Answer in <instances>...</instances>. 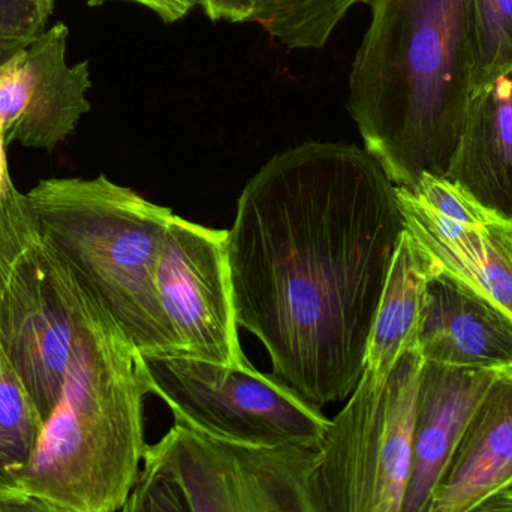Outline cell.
I'll list each match as a JSON object with an SVG mask.
<instances>
[{"label": "cell", "instance_id": "cell-1", "mask_svg": "<svg viewBox=\"0 0 512 512\" xmlns=\"http://www.w3.org/2000/svg\"><path fill=\"white\" fill-rule=\"evenodd\" d=\"M403 231L396 186L357 144L306 141L246 183L228 231L237 324L307 405L357 387Z\"/></svg>", "mask_w": 512, "mask_h": 512}, {"label": "cell", "instance_id": "cell-2", "mask_svg": "<svg viewBox=\"0 0 512 512\" xmlns=\"http://www.w3.org/2000/svg\"><path fill=\"white\" fill-rule=\"evenodd\" d=\"M346 110L396 188L445 177L474 90V0H369Z\"/></svg>", "mask_w": 512, "mask_h": 512}, {"label": "cell", "instance_id": "cell-3", "mask_svg": "<svg viewBox=\"0 0 512 512\" xmlns=\"http://www.w3.org/2000/svg\"><path fill=\"white\" fill-rule=\"evenodd\" d=\"M147 394L152 385L146 358L87 292L62 397L18 477V490L78 512L122 510L149 447Z\"/></svg>", "mask_w": 512, "mask_h": 512}, {"label": "cell", "instance_id": "cell-4", "mask_svg": "<svg viewBox=\"0 0 512 512\" xmlns=\"http://www.w3.org/2000/svg\"><path fill=\"white\" fill-rule=\"evenodd\" d=\"M27 195L42 240L144 357H182L156 289L173 210L108 177L41 180Z\"/></svg>", "mask_w": 512, "mask_h": 512}, {"label": "cell", "instance_id": "cell-5", "mask_svg": "<svg viewBox=\"0 0 512 512\" xmlns=\"http://www.w3.org/2000/svg\"><path fill=\"white\" fill-rule=\"evenodd\" d=\"M424 358L406 349L387 379L364 370L316 451L319 512H402Z\"/></svg>", "mask_w": 512, "mask_h": 512}, {"label": "cell", "instance_id": "cell-6", "mask_svg": "<svg viewBox=\"0 0 512 512\" xmlns=\"http://www.w3.org/2000/svg\"><path fill=\"white\" fill-rule=\"evenodd\" d=\"M174 424L246 447H318L330 418L274 376L189 357H144Z\"/></svg>", "mask_w": 512, "mask_h": 512}, {"label": "cell", "instance_id": "cell-7", "mask_svg": "<svg viewBox=\"0 0 512 512\" xmlns=\"http://www.w3.org/2000/svg\"><path fill=\"white\" fill-rule=\"evenodd\" d=\"M86 307L87 292L42 237L0 297V343L44 424L62 397Z\"/></svg>", "mask_w": 512, "mask_h": 512}, {"label": "cell", "instance_id": "cell-8", "mask_svg": "<svg viewBox=\"0 0 512 512\" xmlns=\"http://www.w3.org/2000/svg\"><path fill=\"white\" fill-rule=\"evenodd\" d=\"M147 450L170 468L194 512H319L318 447H246L174 424Z\"/></svg>", "mask_w": 512, "mask_h": 512}, {"label": "cell", "instance_id": "cell-9", "mask_svg": "<svg viewBox=\"0 0 512 512\" xmlns=\"http://www.w3.org/2000/svg\"><path fill=\"white\" fill-rule=\"evenodd\" d=\"M156 289L182 357L245 369L228 259V231L174 215L156 265Z\"/></svg>", "mask_w": 512, "mask_h": 512}, {"label": "cell", "instance_id": "cell-10", "mask_svg": "<svg viewBox=\"0 0 512 512\" xmlns=\"http://www.w3.org/2000/svg\"><path fill=\"white\" fill-rule=\"evenodd\" d=\"M68 36V26L56 23L0 68V126L6 144L53 150L89 113V60L69 65Z\"/></svg>", "mask_w": 512, "mask_h": 512}, {"label": "cell", "instance_id": "cell-11", "mask_svg": "<svg viewBox=\"0 0 512 512\" xmlns=\"http://www.w3.org/2000/svg\"><path fill=\"white\" fill-rule=\"evenodd\" d=\"M405 231L429 274H444L512 319V221L484 210L469 224L436 215L409 189L396 188Z\"/></svg>", "mask_w": 512, "mask_h": 512}, {"label": "cell", "instance_id": "cell-12", "mask_svg": "<svg viewBox=\"0 0 512 512\" xmlns=\"http://www.w3.org/2000/svg\"><path fill=\"white\" fill-rule=\"evenodd\" d=\"M496 373L424 361L402 512L429 510L463 432Z\"/></svg>", "mask_w": 512, "mask_h": 512}, {"label": "cell", "instance_id": "cell-13", "mask_svg": "<svg viewBox=\"0 0 512 512\" xmlns=\"http://www.w3.org/2000/svg\"><path fill=\"white\" fill-rule=\"evenodd\" d=\"M418 348L424 361L463 369H512V319L444 274H429Z\"/></svg>", "mask_w": 512, "mask_h": 512}, {"label": "cell", "instance_id": "cell-14", "mask_svg": "<svg viewBox=\"0 0 512 512\" xmlns=\"http://www.w3.org/2000/svg\"><path fill=\"white\" fill-rule=\"evenodd\" d=\"M512 483V369L475 408L427 512H465Z\"/></svg>", "mask_w": 512, "mask_h": 512}, {"label": "cell", "instance_id": "cell-15", "mask_svg": "<svg viewBox=\"0 0 512 512\" xmlns=\"http://www.w3.org/2000/svg\"><path fill=\"white\" fill-rule=\"evenodd\" d=\"M448 182L512 221V72L472 90Z\"/></svg>", "mask_w": 512, "mask_h": 512}, {"label": "cell", "instance_id": "cell-16", "mask_svg": "<svg viewBox=\"0 0 512 512\" xmlns=\"http://www.w3.org/2000/svg\"><path fill=\"white\" fill-rule=\"evenodd\" d=\"M427 279L426 262L409 234L403 231L367 343L364 370L376 378L387 379L406 349L418 345Z\"/></svg>", "mask_w": 512, "mask_h": 512}, {"label": "cell", "instance_id": "cell-17", "mask_svg": "<svg viewBox=\"0 0 512 512\" xmlns=\"http://www.w3.org/2000/svg\"><path fill=\"white\" fill-rule=\"evenodd\" d=\"M44 423L0 343V492L18 490L32 462Z\"/></svg>", "mask_w": 512, "mask_h": 512}, {"label": "cell", "instance_id": "cell-18", "mask_svg": "<svg viewBox=\"0 0 512 512\" xmlns=\"http://www.w3.org/2000/svg\"><path fill=\"white\" fill-rule=\"evenodd\" d=\"M369 0H255L254 20L288 50L322 48L358 3Z\"/></svg>", "mask_w": 512, "mask_h": 512}, {"label": "cell", "instance_id": "cell-19", "mask_svg": "<svg viewBox=\"0 0 512 512\" xmlns=\"http://www.w3.org/2000/svg\"><path fill=\"white\" fill-rule=\"evenodd\" d=\"M512 72V0H474V89Z\"/></svg>", "mask_w": 512, "mask_h": 512}, {"label": "cell", "instance_id": "cell-20", "mask_svg": "<svg viewBox=\"0 0 512 512\" xmlns=\"http://www.w3.org/2000/svg\"><path fill=\"white\" fill-rule=\"evenodd\" d=\"M122 512H194L173 472L158 457L146 451L137 484Z\"/></svg>", "mask_w": 512, "mask_h": 512}, {"label": "cell", "instance_id": "cell-21", "mask_svg": "<svg viewBox=\"0 0 512 512\" xmlns=\"http://www.w3.org/2000/svg\"><path fill=\"white\" fill-rule=\"evenodd\" d=\"M5 146L0 126V233L18 254L24 255L41 242V233L27 195L21 194L12 182Z\"/></svg>", "mask_w": 512, "mask_h": 512}, {"label": "cell", "instance_id": "cell-22", "mask_svg": "<svg viewBox=\"0 0 512 512\" xmlns=\"http://www.w3.org/2000/svg\"><path fill=\"white\" fill-rule=\"evenodd\" d=\"M56 0H0V54L11 57L48 29Z\"/></svg>", "mask_w": 512, "mask_h": 512}, {"label": "cell", "instance_id": "cell-23", "mask_svg": "<svg viewBox=\"0 0 512 512\" xmlns=\"http://www.w3.org/2000/svg\"><path fill=\"white\" fill-rule=\"evenodd\" d=\"M198 8L212 21L248 23L254 20L255 0H198Z\"/></svg>", "mask_w": 512, "mask_h": 512}, {"label": "cell", "instance_id": "cell-24", "mask_svg": "<svg viewBox=\"0 0 512 512\" xmlns=\"http://www.w3.org/2000/svg\"><path fill=\"white\" fill-rule=\"evenodd\" d=\"M0 512H78L48 499L20 492H0Z\"/></svg>", "mask_w": 512, "mask_h": 512}, {"label": "cell", "instance_id": "cell-25", "mask_svg": "<svg viewBox=\"0 0 512 512\" xmlns=\"http://www.w3.org/2000/svg\"><path fill=\"white\" fill-rule=\"evenodd\" d=\"M90 5L105 2H131L158 15L164 23H176L185 18L192 9L198 8V0H87Z\"/></svg>", "mask_w": 512, "mask_h": 512}, {"label": "cell", "instance_id": "cell-26", "mask_svg": "<svg viewBox=\"0 0 512 512\" xmlns=\"http://www.w3.org/2000/svg\"><path fill=\"white\" fill-rule=\"evenodd\" d=\"M23 255L18 254L11 243L2 236L0 233V297L8 285L9 277H11L12 270Z\"/></svg>", "mask_w": 512, "mask_h": 512}, {"label": "cell", "instance_id": "cell-27", "mask_svg": "<svg viewBox=\"0 0 512 512\" xmlns=\"http://www.w3.org/2000/svg\"><path fill=\"white\" fill-rule=\"evenodd\" d=\"M465 512H512V495L501 490L487 496Z\"/></svg>", "mask_w": 512, "mask_h": 512}, {"label": "cell", "instance_id": "cell-28", "mask_svg": "<svg viewBox=\"0 0 512 512\" xmlns=\"http://www.w3.org/2000/svg\"><path fill=\"white\" fill-rule=\"evenodd\" d=\"M502 492L510 493V495H512V483L508 484V486L505 487V489H502Z\"/></svg>", "mask_w": 512, "mask_h": 512}, {"label": "cell", "instance_id": "cell-29", "mask_svg": "<svg viewBox=\"0 0 512 512\" xmlns=\"http://www.w3.org/2000/svg\"><path fill=\"white\" fill-rule=\"evenodd\" d=\"M8 60V57L3 56V54H0V68H2L3 63Z\"/></svg>", "mask_w": 512, "mask_h": 512}]
</instances>
